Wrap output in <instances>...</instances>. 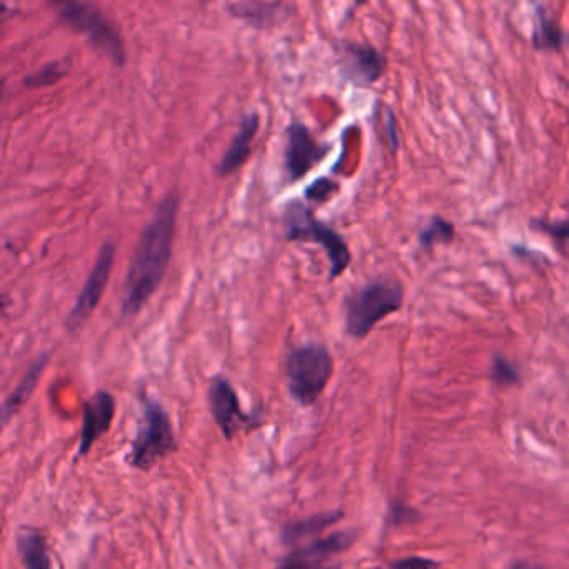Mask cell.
Wrapping results in <instances>:
<instances>
[{
    "mask_svg": "<svg viewBox=\"0 0 569 569\" xmlns=\"http://www.w3.org/2000/svg\"><path fill=\"white\" fill-rule=\"evenodd\" d=\"M531 227L553 239L556 248L562 249V246L569 241V220H555L553 223V220L533 219L531 220Z\"/></svg>",
    "mask_w": 569,
    "mask_h": 569,
    "instance_id": "cell-21",
    "label": "cell"
},
{
    "mask_svg": "<svg viewBox=\"0 0 569 569\" xmlns=\"http://www.w3.org/2000/svg\"><path fill=\"white\" fill-rule=\"evenodd\" d=\"M371 569H377V568H371Z\"/></svg>",
    "mask_w": 569,
    "mask_h": 569,
    "instance_id": "cell-28",
    "label": "cell"
},
{
    "mask_svg": "<svg viewBox=\"0 0 569 569\" xmlns=\"http://www.w3.org/2000/svg\"><path fill=\"white\" fill-rule=\"evenodd\" d=\"M513 569H545V568H539V566H533V565H514Z\"/></svg>",
    "mask_w": 569,
    "mask_h": 569,
    "instance_id": "cell-27",
    "label": "cell"
},
{
    "mask_svg": "<svg viewBox=\"0 0 569 569\" xmlns=\"http://www.w3.org/2000/svg\"><path fill=\"white\" fill-rule=\"evenodd\" d=\"M334 363L325 344L308 343L294 348L286 361L291 396L300 406H312L331 382Z\"/></svg>",
    "mask_w": 569,
    "mask_h": 569,
    "instance_id": "cell-4",
    "label": "cell"
},
{
    "mask_svg": "<svg viewBox=\"0 0 569 569\" xmlns=\"http://www.w3.org/2000/svg\"><path fill=\"white\" fill-rule=\"evenodd\" d=\"M174 430L168 412L161 402L146 398L144 402V424L139 436L134 440L129 454V465L140 471H147L161 459L175 451Z\"/></svg>",
    "mask_w": 569,
    "mask_h": 569,
    "instance_id": "cell-6",
    "label": "cell"
},
{
    "mask_svg": "<svg viewBox=\"0 0 569 569\" xmlns=\"http://www.w3.org/2000/svg\"><path fill=\"white\" fill-rule=\"evenodd\" d=\"M209 406L214 421L227 440H232L236 434L252 428V424H254L251 416L242 411L238 392L235 391L231 383L223 379V377L210 385Z\"/></svg>",
    "mask_w": 569,
    "mask_h": 569,
    "instance_id": "cell-10",
    "label": "cell"
},
{
    "mask_svg": "<svg viewBox=\"0 0 569 569\" xmlns=\"http://www.w3.org/2000/svg\"><path fill=\"white\" fill-rule=\"evenodd\" d=\"M454 236H456L454 224L434 214L430 223L421 229L420 235H418V241H420L421 248L430 251L437 244H451Z\"/></svg>",
    "mask_w": 569,
    "mask_h": 569,
    "instance_id": "cell-19",
    "label": "cell"
},
{
    "mask_svg": "<svg viewBox=\"0 0 569 569\" xmlns=\"http://www.w3.org/2000/svg\"><path fill=\"white\" fill-rule=\"evenodd\" d=\"M57 15L72 31L84 35L86 39L107 56L116 66L126 64V47L116 25L94 4L86 2H62L57 4Z\"/></svg>",
    "mask_w": 569,
    "mask_h": 569,
    "instance_id": "cell-5",
    "label": "cell"
},
{
    "mask_svg": "<svg viewBox=\"0 0 569 569\" xmlns=\"http://www.w3.org/2000/svg\"><path fill=\"white\" fill-rule=\"evenodd\" d=\"M259 127H261V117H259L258 112H249L242 117L238 133L232 137L231 144L227 147L219 166H217L220 178L235 174L248 162L252 152V140L258 136Z\"/></svg>",
    "mask_w": 569,
    "mask_h": 569,
    "instance_id": "cell-12",
    "label": "cell"
},
{
    "mask_svg": "<svg viewBox=\"0 0 569 569\" xmlns=\"http://www.w3.org/2000/svg\"><path fill=\"white\" fill-rule=\"evenodd\" d=\"M388 59L382 50L369 44L346 43L341 50V70L353 84L367 88L383 78Z\"/></svg>",
    "mask_w": 569,
    "mask_h": 569,
    "instance_id": "cell-9",
    "label": "cell"
},
{
    "mask_svg": "<svg viewBox=\"0 0 569 569\" xmlns=\"http://www.w3.org/2000/svg\"><path fill=\"white\" fill-rule=\"evenodd\" d=\"M533 49L538 53H561L568 43V35L559 24L558 19L549 15L545 5L538 4L535 9V29H533Z\"/></svg>",
    "mask_w": 569,
    "mask_h": 569,
    "instance_id": "cell-13",
    "label": "cell"
},
{
    "mask_svg": "<svg viewBox=\"0 0 569 569\" xmlns=\"http://www.w3.org/2000/svg\"><path fill=\"white\" fill-rule=\"evenodd\" d=\"M18 549L25 569H50L46 539L39 531L22 527L18 535Z\"/></svg>",
    "mask_w": 569,
    "mask_h": 569,
    "instance_id": "cell-15",
    "label": "cell"
},
{
    "mask_svg": "<svg viewBox=\"0 0 569 569\" xmlns=\"http://www.w3.org/2000/svg\"><path fill=\"white\" fill-rule=\"evenodd\" d=\"M116 414V401L111 392L99 391L84 405L82 412L81 443L79 456H86L109 430Z\"/></svg>",
    "mask_w": 569,
    "mask_h": 569,
    "instance_id": "cell-11",
    "label": "cell"
},
{
    "mask_svg": "<svg viewBox=\"0 0 569 569\" xmlns=\"http://www.w3.org/2000/svg\"><path fill=\"white\" fill-rule=\"evenodd\" d=\"M343 520L341 511H329V513H319L308 520L297 521V523L289 524L283 530L284 543H299L303 539L311 538V536L319 535L322 531L328 530L332 524L339 523Z\"/></svg>",
    "mask_w": 569,
    "mask_h": 569,
    "instance_id": "cell-17",
    "label": "cell"
},
{
    "mask_svg": "<svg viewBox=\"0 0 569 569\" xmlns=\"http://www.w3.org/2000/svg\"><path fill=\"white\" fill-rule=\"evenodd\" d=\"M392 569H436V562L430 561L420 556H411V558L399 559L392 562Z\"/></svg>",
    "mask_w": 569,
    "mask_h": 569,
    "instance_id": "cell-25",
    "label": "cell"
},
{
    "mask_svg": "<svg viewBox=\"0 0 569 569\" xmlns=\"http://www.w3.org/2000/svg\"><path fill=\"white\" fill-rule=\"evenodd\" d=\"M64 76H66V70L59 62L47 64V66L41 67L39 70H35L34 73L27 76L24 79V86H27L29 89L49 88V86L59 82Z\"/></svg>",
    "mask_w": 569,
    "mask_h": 569,
    "instance_id": "cell-20",
    "label": "cell"
},
{
    "mask_svg": "<svg viewBox=\"0 0 569 569\" xmlns=\"http://www.w3.org/2000/svg\"><path fill=\"white\" fill-rule=\"evenodd\" d=\"M47 361H49V356L43 354L39 360L35 361V363L29 367L27 373L24 374L19 385L15 386L14 391L11 392L8 401L4 402V408H2V421H4V424H8L12 416L31 398L32 392H34L37 385H39L41 376H43L44 369H46L47 366Z\"/></svg>",
    "mask_w": 569,
    "mask_h": 569,
    "instance_id": "cell-14",
    "label": "cell"
},
{
    "mask_svg": "<svg viewBox=\"0 0 569 569\" xmlns=\"http://www.w3.org/2000/svg\"><path fill=\"white\" fill-rule=\"evenodd\" d=\"M178 216V194H169L144 227L124 284L121 311L126 318L139 315L164 281L171 264Z\"/></svg>",
    "mask_w": 569,
    "mask_h": 569,
    "instance_id": "cell-1",
    "label": "cell"
},
{
    "mask_svg": "<svg viewBox=\"0 0 569 569\" xmlns=\"http://www.w3.org/2000/svg\"><path fill=\"white\" fill-rule=\"evenodd\" d=\"M405 303V286L392 277L369 281L351 291L344 299V329L354 339H364L383 319L395 315Z\"/></svg>",
    "mask_w": 569,
    "mask_h": 569,
    "instance_id": "cell-2",
    "label": "cell"
},
{
    "mask_svg": "<svg viewBox=\"0 0 569 569\" xmlns=\"http://www.w3.org/2000/svg\"><path fill=\"white\" fill-rule=\"evenodd\" d=\"M491 376L498 385H514L520 379L517 367L508 357L497 356L492 361Z\"/></svg>",
    "mask_w": 569,
    "mask_h": 569,
    "instance_id": "cell-22",
    "label": "cell"
},
{
    "mask_svg": "<svg viewBox=\"0 0 569 569\" xmlns=\"http://www.w3.org/2000/svg\"><path fill=\"white\" fill-rule=\"evenodd\" d=\"M276 569H338L335 566L325 565L322 561H316V559L306 558V556L299 555L294 551L281 562L280 568Z\"/></svg>",
    "mask_w": 569,
    "mask_h": 569,
    "instance_id": "cell-24",
    "label": "cell"
},
{
    "mask_svg": "<svg viewBox=\"0 0 569 569\" xmlns=\"http://www.w3.org/2000/svg\"><path fill=\"white\" fill-rule=\"evenodd\" d=\"M284 236L287 241L315 242L321 246L329 261V281L343 276L353 261L350 246L343 236L328 224L316 219L315 214L303 203H291L284 210Z\"/></svg>",
    "mask_w": 569,
    "mask_h": 569,
    "instance_id": "cell-3",
    "label": "cell"
},
{
    "mask_svg": "<svg viewBox=\"0 0 569 569\" xmlns=\"http://www.w3.org/2000/svg\"><path fill=\"white\" fill-rule=\"evenodd\" d=\"M388 120H386V129H388L389 144H391L392 150H398L399 136H398V124H396V117L392 116V112L388 109Z\"/></svg>",
    "mask_w": 569,
    "mask_h": 569,
    "instance_id": "cell-26",
    "label": "cell"
},
{
    "mask_svg": "<svg viewBox=\"0 0 569 569\" xmlns=\"http://www.w3.org/2000/svg\"><path fill=\"white\" fill-rule=\"evenodd\" d=\"M339 191V185L335 184L332 179L322 178L318 179L311 187L308 189V200L315 201V203H326V201L331 200L335 193Z\"/></svg>",
    "mask_w": 569,
    "mask_h": 569,
    "instance_id": "cell-23",
    "label": "cell"
},
{
    "mask_svg": "<svg viewBox=\"0 0 569 569\" xmlns=\"http://www.w3.org/2000/svg\"><path fill=\"white\" fill-rule=\"evenodd\" d=\"M331 147L328 144L318 143L312 136L311 130L294 121L287 127L286 147H284V169L291 182L305 179L319 162L325 161Z\"/></svg>",
    "mask_w": 569,
    "mask_h": 569,
    "instance_id": "cell-8",
    "label": "cell"
},
{
    "mask_svg": "<svg viewBox=\"0 0 569 569\" xmlns=\"http://www.w3.org/2000/svg\"><path fill=\"white\" fill-rule=\"evenodd\" d=\"M114 255H116L114 244L104 242L98 258H95L91 273H89L88 280H86L84 287H82L78 299L73 303L72 309L67 315L66 328L69 331H76V329L81 328L88 321L89 316L95 311L99 303H101L105 287H107L109 280H111Z\"/></svg>",
    "mask_w": 569,
    "mask_h": 569,
    "instance_id": "cell-7",
    "label": "cell"
},
{
    "mask_svg": "<svg viewBox=\"0 0 569 569\" xmlns=\"http://www.w3.org/2000/svg\"><path fill=\"white\" fill-rule=\"evenodd\" d=\"M356 535L353 531H341L328 538L318 539V542L309 543L305 548L297 549L299 555L306 558L316 559V561H325L329 556L338 555V553L346 551L353 545Z\"/></svg>",
    "mask_w": 569,
    "mask_h": 569,
    "instance_id": "cell-18",
    "label": "cell"
},
{
    "mask_svg": "<svg viewBox=\"0 0 569 569\" xmlns=\"http://www.w3.org/2000/svg\"><path fill=\"white\" fill-rule=\"evenodd\" d=\"M229 11L235 18L255 25V27H270L283 21L284 4L280 2H238L229 5Z\"/></svg>",
    "mask_w": 569,
    "mask_h": 569,
    "instance_id": "cell-16",
    "label": "cell"
}]
</instances>
